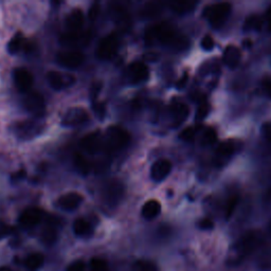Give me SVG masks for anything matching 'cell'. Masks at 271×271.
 <instances>
[{
	"label": "cell",
	"instance_id": "cell-17",
	"mask_svg": "<svg viewBox=\"0 0 271 271\" xmlns=\"http://www.w3.org/2000/svg\"><path fill=\"white\" fill-rule=\"evenodd\" d=\"M171 170H172V163L169 160L161 159L155 162L154 166L151 167L150 176L154 180L161 181L170 174Z\"/></svg>",
	"mask_w": 271,
	"mask_h": 271
},
{
	"label": "cell",
	"instance_id": "cell-35",
	"mask_svg": "<svg viewBox=\"0 0 271 271\" xmlns=\"http://www.w3.org/2000/svg\"><path fill=\"white\" fill-rule=\"evenodd\" d=\"M195 136H196V131H195V128H193V127L184 128L180 134V138L184 141H187V142L193 141L195 139Z\"/></svg>",
	"mask_w": 271,
	"mask_h": 271
},
{
	"label": "cell",
	"instance_id": "cell-4",
	"mask_svg": "<svg viewBox=\"0 0 271 271\" xmlns=\"http://www.w3.org/2000/svg\"><path fill=\"white\" fill-rule=\"evenodd\" d=\"M22 105L25 109L30 112L34 118L41 119L46 111L45 100L41 93L36 91H31L26 94L22 100Z\"/></svg>",
	"mask_w": 271,
	"mask_h": 271
},
{
	"label": "cell",
	"instance_id": "cell-20",
	"mask_svg": "<svg viewBox=\"0 0 271 271\" xmlns=\"http://www.w3.org/2000/svg\"><path fill=\"white\" fill-rule=\"evenodd\" d=\"M122 195V186L117 183L112 182L109 185H107L105 190V197L107 199L108 203H117Z\"/></svg>",
	"mask_w": 271,
	"mask_h": 271
},
{
	"label": "cell",
	"instance_id": "cell-47",
	"mask_svg": "<svg viewBox=\"0 0 271 271\" xmlns=\"http://www.w3.org/2000/svg\"><path fill=\"white\" fill-rule=\"evenodd\" d=\"M0 271H11V270L8 268H0Z\"/></svg>",
	"mask_w": 271,
	"mask_h": 271
},
{
	"label": "cell",
	"instance_id": "cell-32",
	"mask_svg": "<svg viewBox=\"0 0 271 271\" xmlns=\"http://www.w3.org/2000/svg\"><path fill=\"white\" fill-rule=\"evenodd\" d=\"M216 140H217V135L214 129L211 127L207 128L202 138L203 143L206 145H212L216 142Z\"/></svg>",
	"mask_w": 271,
	"mask_h": 271
},
{
	"label": "cell",
	"instance_id": "cell-10",
	"mask_svg": "<svg viewBox=\"0 0 271 271\" xmlns=\"http://www.w3.org/2000/svg\"><path fill=\"white\" fill-rule=\"evenodd\" d=\"M257 243L258 238L253 232L247 233L245 237H243L241 241L237 244V246H235V251L238 253L239 260H243L245 256L250 254L257 246Z\"/></svg>",
	"mask_w": 271,
	"mask_h": 271
},
{
	"label": "cell",
	"instance_id": "cell-15",
	"mask_svg": "<svg viewBox=\"0 0 271 271\" xmlns=\"http://www.w3.org/2000/svg\"><path fill=\"white\" fill-rule=\"evenodd\" d=\"M84 13L80 9H74L67 15L65 25L68 32H81L84 25Z\"/></svg>",
	"mask_w": 271,
	"mask_h": 271
},
{
	"label": "cell",
	"instance_id": "cell-24",
	"mask_svg": "<svg viewBox=\"0 0 271 271\" xmlns=\"http://www.w3.org/2000/svg\"><path fill=\"white\" fill-rule=\"evenodd\" d=\"M25 38L22 37V35L20 33H16L14 37H12L11 41L8 44V51L11 54L18 53L25 46Z\"/></svg>",
	"mask_w": 271,
	"mask_h": 271
},
{
	"label": "cell",
	"instance_id": "cell-25",
	"mask_svg": "<svg viewBox=\"0 0 271 271\" xmlns=\"http://www.w3.org/2000/svg\"><path fill=\"white\" fill-rule=\"evenodd\" d=\"M161 10H162V8H161L160 4L149 3V4H146L142 8V11H141V15L145 18H154L155 16L160 14Z\"/></svg>",
	"mask_w": 271,
	"mask_h": 271
},
{
	"label": "cell",
	"instance_id": "cell-28",
	"mask_svg": "<svg viewBox=\"0 0 271 271\" xmlns=\"http://www.w3.org/2000/svg\"><path fill=\"white\" fill-rule=\"evenodd\" d=\"M173 113H174L175 119L178 121V124H179L183 122L186 119V117L188 115V107L185 104H181V103L175 104L173 107Z\"/></svg>",
	"mask_w": 271,
	"mask_h": 271
},
{
	"label": "cell",
	"instance_id": "cell-16",
	"mask_svg": "<svg viewBox=\"0 0 271 271\" xmlns=\"http://www.w3.org/2000/svg\"><path fill=\"white\" fill-rule=\"evenodd\" d=\"M128 74L133 83L138 84L148 79L149 71L145 64L140 63V62H135L128 67Z\"/></svg>",
	"mask_w": 271,
	"mask_h": 271
},
{
	"label": "cell",
	"instance_id": "cell-9",
	"mask_svg": "<svg viewBox=\"0 0 271 271\" xmlns=\"http://www.w3.org/2000/svg\"><path fill=\"white\" fill-rule=\"evenodd\" d=\"M47 81L54 90H63L73 86L75 78L72 74H66L60 71H49L47 73Z\"/></svg>",
	"mask_w": 271,
	"mask_h": 271
},
{
	"label": "cell",
	"instance_id": "cell-46",
	"mask_svg": "<svg viewBox=\"0 0 271 271\" xmlns=\"http://www.w3.org/2000/svg\"><path fill=\"white\" fill-rule=\"evenodd\" d=\"M267 90H268V94L271 97V82H269L267 85Z\"/></svg>",
	"mask_w": 271,
	"mask_h": 271
},
{
	"label": "cell",
	"instance_id": "cell-44",
	"mask_svg": "<svg viewBox=\"0 0 271 271\" xmlns=\"http://www.w3.org/2000/svg\"><path fill=\"white\" fill-rule=\"evenodd\" d=\"M267 21H268V29L269 31H271V7L267 12Z\"/></svg>",
	"mask_w": 271,
	"mask_h": 271
},
{
	"label": "cell",
	"instance_id": "cell-39",
	"mask_svg": "<svg viewBox=\"0 0 271 271\" xmlns=\"http://www.w3.org/2000/svg\"><path fill=\"white\" fill-rule=\"evenodd\" d=\"M85 267L86 266L83 261H75L68 266L67 271H84Z\"/></svg>",
	"mask_w": 271,
	"mask_h": 271
},
{
	"label": "cell",
	"instance_id": "cell-45",
	"mask_svg": "<svg viewBox=\"0 0 271 271\" xmlns=\"http://www.w3.org/2000/svg\"><path fill=\"white\" fill-rule=\"evenodd\" d=\"M186 80H187L186 75L183 78V80L181 79V81H180L179 83H178V87H179V88H181V87H183V86H184V84H185V81H186Z\"/></svg>",
	"mask_w": 271,
	"mask_h": 271
},
{
	"label": "cell",
	"instance_id": "cell-31",
	"mask_svg": "<svg viewBox=\"0 0 271 271\" xmlns=\"http://www.w3.org/2000/svg\"><path fill=\"white\" fill-rule=\"evenodd\" d=\"M233 152H234V146L228 142H223L219 144V146L217 147V155L222 159L230 157Z\"/></svg>",
	"mask_w": 271,
	"mask_h": 271
},
{
	"label": "cell",
	"instance_id": "cell-40",
	"mask_svg": "<svg viewBox=\"0 0 271 271\" xmlns=\"http://www.w3.org/2000/svg\"><path fill=\"white\" fill-rule=\"evenodd\" d=\"M99 12H100V6L98 4H94L91 7V9L89 10V18L91 20L96 19L98 17V15H99Z\"/></svg>",
	"mask_w": 271,
	"mask_h": 271
},
{
	"label": "cell",
	"instance_id": "cell-12",
	"mask_svg": "<svg viewBox=\"0 0 271 271\" xmlns=\"http://www.w3.org/2000/svg\"><path fill=\"white\" fill-rule=\"evenodd\" d=\"M80 145L89 154H96L103 147V139L100 132H93L85 136L81 140Z\"/></svg>",
	"mask_w": 271,
	"mask_h": 271
},
{
	"label": "cell",
	"instance_id": "cell-1",
	"mask_svg": "<svg viewBox=\"0 0 271 271\" xmlns=\"http://www.w3.org/2000/svg\"><path fill=\"white\" fill-rule=\"evenodd\" d=\"M145 41L149 44L159 42L180 49L187 45V41L183 36H179L168 22H159L154 27L148 28L145 32Z\"/></svg>",
	"mask_w": 271,
	"mask_h": 271
},
{
	"label": "cell",
	"instance_id": "cell-38",
	"mask_svg": "<svg viewBox=\"0 0 271 271\" xmlns=\"http://www.w3.org/2000/svg\"><path fill=\"white\" fill-rule=\"evenodd\" d=\"M214 45H215L214 40H213V37L210 36V35H206V36L202 41V47L207 51H210V50L213 49Z\"/></svg>",
	"mask_w": 271,
	"mask_h": 271
},
{
	"label": "cell",
	"instance_id": "cell-5",
	"mask_svg": "<svg viewBox=\"0 0 271 271\" xmlns=\"http://www.w3.org/2000/svg\"><path fill=\"white\" fill-rule=\"evenodd\" d=\"M43 128L44 124L38 119L21 121L18 122L14 127L16 136L21 140H30L38 136L43 132Z\"/></svg>",
	"mask_w": 271,
	"mask_h": 271
},
{
	"label": "cell",
	"instance_id": "cell-36",
	"mask_svg": "<svg viewBox=\"0 0 271 271\" xmlns=\"http://www.w3.org/2000/svg\"><path fill=\"white\" fill-rule=\"evenodd\" d=\"M92 107H93V110H94V112H96L97 117H99L100 119L102 120L104 118V115H105V112H106V108H105L104 104L98 103L97 101H93L92 102Z\"/></svg>",
	"mask_w": 271,
	"mask_h": 271
},
{
	"label": "cell",
	"instance_id": "cell-7",
	"mask_svg": "<svg viewBox=\"0 0 271 271\" xmlns=\"http://www.w3.org/2000/svg\"><path fill=\"white\" fill-rule=\"evenodd\" d=\"M85 61V56L78 50L61 51L56 55V63L68 69H76Z\"/></svg>",
	"mask_w": 271,
	"mask_h": 271
},
{
	"label": "cell",
	"instance_id": "cell-43",
	"mask_svg": "<svg viewBox=\"0 0 271 271\" xmlns=\"http://www.w3.org/2000/svg\"><path fill=\"white\" fill-rule=\"evenodd\" d=\"M264 131H265V135L268 138V140L271 142V124H267L264 127Z\"/></svg>",
	"mask_w": 271,
	"mask_h": 271
},
{
	"label": "cell",
	"instance_id": "cell-22",
	"mask_svg": "<svg viewBox=\"0 0 271 271\" xmlns=\"http://www.w3.org/2000/svg\"><path fill=\"white\" fill-rule=\"evenodd\" d=\"M196 6V2H186V0H181V2H172L170 4L171 9L178 14L187 13L194 9Z\"/></svg>",
	"mask_w": 271,
	"mask_h": 271
},
{
	"label": "cell",
	"instance_id": "cell-27",
	"mask_svg": "<svg viewBox=\"0 0 271 271\" xmlns=\"http://www.w3.org/2000/svg\"><path fill=\"white\" fill-rule=\"evenodd\" d=\"M41 238L43 243L47 244V245H51L53 244L56 239H57V232L55 230V228L52 225H48L46 226L41 234Z\"/></svg>",
	"mask_w": 271,
	"mask_h": 271
},
{
	"label": "cell",
	"instance_id": "cell-26",
	"mask_svg": "<svg viewBox=\"0 0 271 271\" xmlns=\"http://www.w3.org/2000/svg\"><path fill=\"white\" fill-rule=\"evenodd\" d=\"M73 162H74L75 168L78 169V171L82 175H87L90 172L89 162L86 160V158L83 155H81L80 152H76V154H74Z\"/></svg>",
	"mask_w": 271,
	"mask_h": 271
},
{
	"label": "cell",
	"instance_id": "cell-19",
	"mask_svg": "<svg viewBox=\"0 0 271 271\" xmlns=\"http://www.w3.org/2000/svg\"><path fill=\"white\" fill-rule=\"evenodd\" d=\"M161 212V206L157 200H148L142 207V215L146 219L157 217Z\"/></svg>",
	"mask_w": 271,
	"mask_h": 271
},
{
	"label": "cell",
	"instance_id": "cell-3",
	"mask_svg": "<svg viewBox=\"0 0 271 271\" xmlns=\"http://www.w3.org/2000/svg\"><path fill=\"white\" fill-rule=\"evenodd\" d=\"M231 5L228 3H220L206 8L205 16L208 18L212 27L219 28L228 18L231 12Z\"/></svg>",
	"mask_w": 271,
	"mask_h": 271
},
{
	"label": "cell",
	"instance_id": "cell-8",
	"mask_svg": "<svg viewBox=\"0 0 271 271\" xmlns=\"http://www.w3.org/2000/svg\"><path fill=\"white\" fill-rule=\"evenodd\" d=\"M89 114L88 112L81 107L70 108L66 111L62 119V125L64 127H75L84 124L88 121Z\"/></svg>",
	"mask_w": 271,
	"mask_h": 271
},
{
	"label": "cell",
	"instance_id": "cell-2",
	"mask_svg": "<svg viewBox=\"0 0 271 271\" xmlns=\"http://www.w3.org/2000/svg\"><path fill=\"white\" fill-rule=\"evenodd\" d=\"M129 141H131V136L125 129L118 126H111L106 132L103 140V147L110 151L119 150L125 147Z\"/></svg>",
	"mask_w": 271,
	"mask_h": 271
},
{
	"label": "cell",
	"instance_id": "cell-21",
	"mask_svg": "<svg viewBox=\"0 0 271 271\" xmlns=\"http://www.w3.org/2000/svg\"><path fill=\"white\" fill-rule=\"evenodd\" d=\"M73 231L78 237H88L92 232V228L86 219L78 218L73 222Z\"/></svg>",
	"mask_w": 271,
	"mask_h": 271
},
{
	"label": "cell",
	"instance_id": "cell-6",
	"mask_svg": "<svg viewBox=\"0 0 271 271\" xmlns=\"http://www.w3.org/2000/svg\"><path fill=\"white\" fill-rule=\"evenodd\" d=\"M119 48V41L114 34H110L104 37L99 43L97 48V56L102 61H108L117 54Z\"/></svg>",
	"mask_w": 271,
	"mask_h": 271
},
{
	"label": "cell",
	"instance_id": "cell-37",
	"mask_svg": "<svg viewBox=\"0 0 271 271\" xmlns=\"http://www.w3.org/2000/svg\"><path fill=\"white\" fill-rule=\"evenodd\" d=\"M209 113V105L207 103H203L198 107L197 113H196V119L197 120H204Z\"/></svg>",
	"mask_w": 271,
	"mask_h": 271
},
{
	"label": "cell",
	"instance_id": "cell-29",
	"mask_svg": "<svg viewBox=\"0 0 271 271\" xmlns=\"http://www.w3.org/2000/svg\"><path fill=\"white\" fill-rule=\"evenodd\" d=\"M262 26H263V20L260 18V16L252 15L246 19L244 23V29L246 31H250V30L258 31L262 29Z\"/></svg>",
	"mask_w": 271,
	"mask_h": 271
},
{
	"label": "cell",
	"instance_id": "cell-18",
	"mask_svg": "<svg viewBox=\"0 0 271 271\" xmlns=\"http://www.w3.org/2000/svg\"><path fill=\"white\" fill-rule=\"evenodd\" d=\"M241 62V51L237 46L229 45L223 52V63L230 68H235Z\"/></svg>",
	"mask_w": 271,
	"mask_h": 271
},
{
	"label": "cell",
	"instance_id": "cell-14",
	"mask_svg": "<svg viewBox=\"0 0 271 271\" xmlns=\"http://www.w3.org/2000/svg\"><path fill=\"white\" fill-rule=\"evenodd\" d=\"M43 211L38 208H28L22 212L19 216V222L23 227L31 228L38 225L41 220L43 219Z\"/></svg>",
	"mask_w": 271,
	"mask_h": 271
},
{
	"label": "cell",
	"instance_id": "cell-33",
	"mask_svg": "<svg viewBox=\"0 0 271 271\" xmlns=\"http://www.w3.org/2000/svg\"><path fill=\"white\" fill-rule=\"evenodd\" d=\"M238 204H239V197L238 196H233L229 199V202H228L227 207H226V212H225V215H226L227 219H229L233 215L235 209H237V207H238Z\"/></svg>",
	"mask_w": 271,
	"mask_h": 271
},
{
	"label": "cell",
	"instance_id": "cell-11",
	"mask_svg": "<svg viewBox=\"0 0 271 271\" xmlns=\"http://www.w3.org/2000/svg\"><path fill=\"white\" fill-rule=\"evenodd\" d=\"M13 80L16 88L20 92H28L33 85V75L27 69L17 68L14 70Z\"/></svg>",
	"mask_w": 271,
	"mask_h": 271
},
{
	"label": "cell",
	"instance_id": "cell-42",
	"mask_svg": "<svg viewBox=\"0 0 271 271\" xmlns=\"http://www.w3.org/2000/svg\"><path fill=\"white\" fill-rule=\"evenodd\" d=\"M23 177H25V172L20 171V172L14 174V175H12V177H11V178H12V180H20V179H22Z\"/></svg>",
	"mask_w": 271,
	"mask_h": 271
},
{
	"label": "cell",
	"instance_id": "cell-41",
	"mask_svg": "<svg viewBox=\"0 0 271 271\" xmlns=\"http://www.w3.org/2000/svg\"><path fill=\"white\" fill-rule=\"evenodd\" d=\"M199 227L204 230H210L214 227V223L210 219H203L199 222Z\"/></svg>",
	"mask_w": 271,
	"mask_h": 271
},
{
	"label": "cell",
	"instance_id": "cell-30",
	"mask_svg": "<svg viewBox=\"0 0 271 271\" xmlns=\"http://www.w3.org/2000/svg\"><path fill=\"white\" fill-rule=\"evenodd\" d=\"M134 271H158L155 263L147 260H139L133 266Z\"/></svg>",
	"mask_w": 271,
	"mask_h": 271
},
{
	"label": "cell",
	"instance_id": "cell-34",
	"mask_svg": "<svg viewBox=\"0 0 271 271\" xmlns=\"http://www.w3.org/2000/svg\"><path fill=\"white\" fill-rule=\"evenodd\" d=\"M90 267L92 271H108L107 264L102 258H92L90 262Z\"/></svg>",
	"mask_w": 271,
	"mask_h": 271
},
{
	"label": "cell",
	"instance_id": "cell-13",
	"mask_svg": "<svg viewBox=\"0 0 271 271\" xmlns=\"http://www.w3.org/2000/svg\"><path fill=\"white\" fill-rule=\"evenodd\" d=\"M82 203H83V196L79 193L71 192L58 198L56 202V206L64 211L71 212L76 210Z\"/></svg>",
	"mask_w": 271,
	"mask_h": 271
},
{
	"label": "cell",
	"instance_id": "cell-23",
	"mask_svg": "<svg viewBox=\"0 0 271 271\" xmlns=\"http://www.w3.org/2000/svg\"><path fill=\"white\" fill-rule=\"evenodd\" d=\"M44 264V255L41 253H32L26 258V267L30 271L38 270Z\"/></svg>",
	"mask_w": 271,
	"mask_h": 271
}]
</instances>
